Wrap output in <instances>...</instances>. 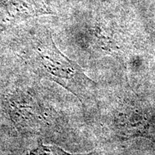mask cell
<instances>
[{
    "label": "cell",
    "instance_id": "7a4b0ae2",
    "mask_svg": "<svg viewBox=\"0 0 155 155\" xmlns=\"http://www.w3.org/2000/svg\"><path fill=\"white\" fill-rule=\"evenodd\" d=\"M53 14L46 0H0V29L21 21Z\"/></svg>",
    "mask_w": 155,
    "mask_h": 155
},
{
    "label": "cell",
    "instance_id": "6da1fadb",
    "mask_svg": "<svg viewBox=\"0 0 155 155\" xmlns=\"http://www.w3.org/2000/svg\"><path fill=\"white\" fill-rule=\"evenodd\" d=\"M28 63L37 74L61 85L81 102L91 97L95 83L78 64L61 53L49 32L37 36L31 42Z\"/></svg>",
    "mask_w": 155,
    "mask_h": 155
}]
</instances>
